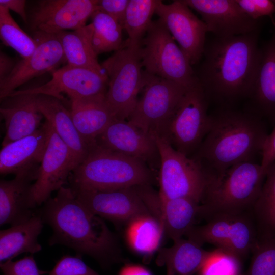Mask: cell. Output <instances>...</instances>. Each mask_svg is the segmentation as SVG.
Masks as SVG:
<instances>
[{
  "instance_id": "cell-1",
  "label": "cell",
  "mask_w": 275,
  "mask_h": 275,
  "mask_svg": "<svg viewBox=\"0 0 275 275\" xmlns=\"http://www.w3.org/2000/svg\"><path fill=\"white\" fill-rule=\"evenodd\" d=\"M260 30L218 37L205 43L202 62L195 75L209 102L225 108L248 99L261 57Z\"/></svg>"
},
{
  "instance_id": "cell-2",
  "label": "cell",
  "mask_w": 275,
  "mask_h": 275,
  "mask_svg": "<svg viewBox=\"0 0 275 275\" xmlns=\"http://www.w3.org/2000/svg\"><path fill=\"white\" fill-rule=\"evenodd\" d=\"M44 223L52 228L50 245L59 244L89 255L104 267L121 261L116 236L103 218L96 215L75 197L71 187L60 188L39 210Z\"/></svg>"
},
{
  "instance_id": "cell-3",
  "label": "cell",
  "mask_w": 275,
  "mask_h": 275,
  "mask_svg": "<svg viewBox=\"0 0 275 275\" xmlns=\"http://www.w3.org/2000/svg\"><path fill=\"white\" fill-rule=\"evenodd\" d=\"M267 135L259 116L222 108L210 114L208 131L191 157L211 181L236 164L254 161Z\"/></svg>"
},
{
  "instance_id": "cell-4",
  "label": "cell",
  "mask_w": 275,
  "mask_h": 275,
  "mask_svg": "<svg viewBox=\"0 0 275 275\" xmlns=\"http://www.w3.org/2000/svg\"><path fill=\"white\" fill-rule=\"evenodd\" d=\"M154 178V172L144 162L96 144L72 172L71 188L115 190L151 185Z\"/></svg>"
},
{
  "instance_id": "cell-5",
  "label": "cell",
  "mask_w": 275,
  "mask_h": 275,
  "mask_svg": "<svg viewBox=\"0 0 275 275\" xmlns=\"http://www.w3.org/2000/svg\"><path fill=\"white\" fill-rule=\"evenodd\" d=\"M260 163L242 162L227 170L209 184L200 205L199 217L239 214L252 211L265 178Z\"/></svg>"
},
{
  "instance_id": "cell-6",
  "label": "cell",
  "mask_w": 275,
  "mask_h": 275,
  "mask_svg": "<svg viewBox=\"0 0 275 275\" xmlns=\"http://www.w3.org/2000/svg\"><path fill=\"white\" fill-rule=\"evenodd\" d=\"M140 47L125 41L101 64L108 79L106 101L118 120H127L144 85Z\"/></svg>"
},
{
  "instance_id": "cell-7",
  "label": "cell",
  "mask_w": 275,
  "mask_h": 275,
  "mask_svg": "<svg viewBox=\"0 0 275 275\" xmlns=\"http://www.w3.org/2000/svg\"><path fill=\"white\" fill-rule=\"evenodd\" d=\"M142 67L149 74L189 88L198 81L187 57L158 19L152 21L140 47Z\"/></svg>"
},
{
  "instance_id": "cell-8",
  "label": "cell",
  "mask_w": 275,
  "mask_h": 275,
  "mask_svg": "<svg viewBox=\"0 0 275 275\" xmlns=\"http://www.w3.org/2000/svg\"><path fill=\"white\" fill-rule=\"evenodd\" d=\"M154 138L160 156L159 195L169 199L187 198L201 204L210 179L193 158L175 149L164 138Z\"/></svg>"
},
{
  "instance_id": "cell-9",
  "label": "cell",
  "mask_w": 275,
  "mask_h": 275,
  "mask_svg": "<svg viewBox=\"0 0 275 275\" xmlns=\"http://www.w3.org/2000/svg\"><path fill=\"white\" fill-rule=\"evenodd\" d=\"M194 226L185 236L199 244L214 245L217 249L243 261L252 253L258 239L252 212L239 214H218Z\"/></svg>"
},
{
  "instance_id": "cell-10",
  "label": "cell",
  "mask_w": 275,
  "mask_h": 275,
  "mask_svg": "<svg viewBox=\"0 0 275 275\" xmlns=\"http://www.w3.org/2000/svg\"><path fill=\"white\" fill-rule=\"evenodd\" d=\"M144 72L142 95L127 121L153 137L162 136L169 121L188 88Z\"/></svg>"
},
{
  "instance_id": "cell-11",
  "label": "cell",
  "mask_w": 275,
  "mask_h": 275,
  "mask_svg": "<svg viewBox=\"0 0 275 275\" xmlns=\"http://www.w3.org/2000/svg\"><path fill=\"white\" fill-rule=\"evenodd\" d=\"M209 104L198 81L186 91L161 137L175 149L191 157L208 131Z\"/></svg>"
},
{
  "instance_id": "cell-12",
  "label": "cell",
  "mask_w": 275,
  "mask_h": 275,
  "mask_svg": "<svg viewBox=\"0 0 275 275\" xmlns=\"http://www.w3.org/2000/svg\"><path fill=\"white\" fill-rule=\"evenodd\" d=\"M48 124V144L36 179L30 188V201L34 209L44 203L53 191L64 186L77 166L68 147Z\"/></svg>"
},
{
  "instance_id": "cell-13",
  "label": "cell",
  "mask_w": 275,
  "mask_h": 275,
  "mask_svg": "<svg viewBox=\"0 0 275 275\" xmlns=\"http://www.w3.org/2000/svg\"><path fill=\"white\" fill-rule=\"evenodd\" d=\"M51 75V79L41 86L16 90L9 96L43 94L62 101L64 98L63 94L71 99L105 95L107 91L108 79L105 72L102 73L67 64L52 71Z\"/></svg>"
},
{
  "instance_id": "cell-14",
  "label": "cell",
  "mask_w": 275,
  "mask_h": 275,
  "mask_svg": "<svg viewBox=\"0 0 275 275\" xmlns=\"http://www.w3.org/2000/svg\"><path fill=\"white\" fill-rule=\"evenodd\" d=\"M179 46L189 59L191 65L201 60L206 43L207 27L182 0L165 4L159 1L155 13Z\"/></svg>"
},
{
  "instance_id": "cell-15",
  "label": "cell",
  "mask_w": 275,
  "mask_h": 275,
  "mask_svg": "<svg viewBox=\"0 0 275 275\" xmlns=\"http://www.w3.org/2000/svg\"><path fill=\"white\" fill-rule=\"evenodd\" d=\"M96 0L39 1L32 9L28 22L33 32L56 34L85 26L98 10Z\"/></svg>"
},
{
  "instance_id": "cell-16",
  "label": "cell",
  "mask_w": 275,
  "mask_h": 275,
  "mask_svg": "<svg viewBox=\"0 0 275 275\" xmlns=\"http://www.w3.org/2000/svg\"><path fill=\"white\" fill-rule=\"evenodd\" d=\"M71 189L93 213L115 223H128L140 216L152 215L136 186L110 191Z\"/></svg>"
},
{
  "instance_id": "cell-17",
  "label": "cell",
  "mask_w": 275,
  "mask_h": 275,
  "mask_svg": "<svg viewBox=\"0 0 275 275\" xmlns=\"http://www.w3.org/2000/svg\"><path fill=\"white\" fill-rule=\"evenodd\" d=\"M37 43L34 52L16 63L14 69L0 81L1 100L31 79L53 71L66 62L61 44L56 34L33 32Z\"/></svg>"
},
{
  "instance_id": "cell-18",
  "label": "cell",
  "mask_w": 275,
  "mask_h": 275,
  "mask_svg": "<svg viewBox=\"0 0 275 275\" xmlns=\"http://www.w3.org/2000/svg\"><path fill=\"white\" fill-rule=\"evenodd\" d=\"M96 144L139 159L154 172L159 170L160 156L155 138L127 120H114L96 139Z\"/></svg>"
},
{
  "instance_id": "cell-19",
  "label": "cell",
  "mask_w": 275,
  "mask_h": 275,
  "mask_svg": "<svg viewBox=\"0 0 275 275\" xmlns=\"http://www.w3.org/2000/svg\"><path fill=\"white\" fill-rule=\"evenodd\" d=\"M137 190L152 216L161 225L173 241L182 238L195 226L201 204L187 198L169 199L161 196L150 185Z\"/></svg>"
},
{
  "instance_id": "cell-20",
  "label": "cell",
  "mask_w": 275,
  "mask_h": 275,
  "mask_svg": "<svg viewBox=\"0 0 275 275\" xmlns=\"http://www.w3.org/2000/svg\"><path fill=\"white\" fill-rule=\"evenodd\" d=\"M201 16L208 32L225 37L260 30V19L254 20L241 10L236 0H182Z\"/></svg>"
},
{
  "instance_id": "cell-21",
  "label": "cell",
  "mask_w": 275,
  "mask_h": 275,
  "mask_svg": "<svg viewBox=\"0 0 275 275\" xmlns=\"http://www.w3.org/2000/svg\"><path fill=\"white\" fill-rule=\"evenodd\" d=\"M48 138L49 124L45 120L32 134L2 147L0 151L1 174L34 175L37 178Z\"/></svg>"
},
{
  "instance_id": "cell-22",
  "label": "cell",
  "mask_w": 275,
  "mask_h": 275,
  "mask_svg": "<svg viewBox=\"0 0 275 275\" xmlns=\"http://www.w3.org/2000/svg\"><path fill=\"white\" fill-rule=\"evenodd\" d=\"M0 113L6 130L2 147L33 133L42 125L44 117L36 106L35 95L31 94L11 95L2 99Z\"/></svg>"
},
{
  "instance_id": "cell-23",
  "label": "cell",
  "mask_w": 275,
  "mask_h": 275,
  "mask_svg": "<svg viewBox=\"0 0 275 275\" xmlns=\"http://www.w3.org/2000/svg\"><path fill=\"white\" fill-rule=\"evenodd\" d=\"M34 95L38 110L68 147L78 166L94 146L90 145L81 136L74 125L70 111L62 101L49 95Z\"/></svg>"
},
{
  "instance_id": "cell-24",
  "label": "cell",
  "mask_w": 275,
  "mask_h": 275,
  "mask_svg": "<svg viewBox=\"0 0 275 275\" xmlns=\"http://www.w3.org/2000/svg\"><path fill=\"white\" fill-rule=\"evenodd\" d=\"M249 111L275 123V32L261 48L258 70Z\"/></svg>"
},
{
  "instance_id": "cell-25",
  "label": "cell",
  "mask_w": 275,
  "mask_h": 275,
  "mask_svg": "<svg viewBox=\"0 0 275 275\" xmlns=\"http://www.w3.org/2000/svg\"><path fill=\"white\" fill-rule=\"evenodd\" d=\"M105 96L70 99V112L74 125L82 139L92 146L96 145V139L116 119Z\"/></svg>"
},
{
  "instance_id": "cell-26",
  "label": "cell",
  "mask_w": 275,
  "mask_h": 275,
  "mask_svg": "<svg viewBox=\"0 0 275 275\" xmlns=\"http://www.w3.org/2000/svg\"><path fill=\"white\" fill-rule=\"evenodd\" d=\"M34 175L15 176L10 180L0 181V225H15L24 222L35 214L30 201Z\"/></svg>"
},
{
  "instance_id": "cell-27",
  "label": "cell",
  "mask_w": 275,
  "mask_h": 275,
  "mask_svg": "<svg viewBox=\"0 0 275 275\" xmlns=\"http://www.w3.org/2000/svg\"><path fill=\"white\" fill-rule=\"evenodd\" d=\"M202 245L189 239L181 238L170 248L160 249L156 259L158 265H165L167 275H194L213 254Z\"/></svg>"
},
{
  "instance_id": "cell-28",
  "label": "cell",
  "mask_w": 275,
  "mask_h": 275,
  "mask_svg": "<svg viewBox=\"0 0 275 275\" xmlns=\"http://www.w3.org/2000/svg\"><path fill=\"white\" fill-rule=\"evenodd\" d=\"M43 224L38 211L29 219L1 230V263L12 260L23 253L34 254L39 252L42 246L38 242V237L41 232Z\"/></svg>"
},
{
  "instance_id": "cell-29",
  "label": "cell",
  "mask_w": 275,
  "mask_h": 275,
  "mask_svg": "<svg viewBox=\"0 0 275 275\" xmlns=\"http://www.w3.org/2000/svg\"><path fill=\"white\" fill-rule=\"evenodd\" d=\"M93 27L88 25L71 31L56 34L63 50L67 65L105 72L97 60L92 44Z\"/></svg>"
},
{
  "instance_id": "cell-30",
  "label": "cell",
  "mask_w": 275,
  "mask_h": 275,
  "mask_svg": "<svg viewBox=\"0 0 275 275\" xmlns=\"http://www.w3.org/2000/svg\"><path fill=\"white\" fill-rule=\"evenodd\" d=\"M252 212L258 240L275 238V161L267 169Z\"/></svg>"
},
{
  "instance_id": "cell-31",
  "label": "cell",
  "mask_w": 275,
  "mask_h": 275,
  "mask_svg": "<svg viewBox=\"0 0 275 275\" xmlns=\"http://www.w3.org/2000/svg\"><path fill=\"white\" fill-rule=\"evenodd\" d=\"M127 224L126 238L134 252L146 256L157 249L164 230L156 218L150 215H144Z\"/></svg>"
},
{
  "instance_id": "cell-32",
  "label": "cell",
  "mask_w": 275,
  "mask_h": 275,
  "mask_svg": "<svg viewBox=\"0 0 275 275\" xmlns=\"http://www.w3.org/2000/svg\"><path fill=\"white\" fill-rule=\"evenodd\" d=\"M159 0H129L124 23L128 36L125 41L132 45H141L148 29L152 23V18Z\"/></svg>"
},
{
  "instance_id": "cell-33",
  "label": "cell",
  "mask_w": 275,
  "mask_h": 275,
  "mask_svg": "<svg viewBox=\"0 0 275 275\" xmlns=\"http://www.w3.org/2000/svg\"><path fill=\"white\" fill-rule=\"evenodd\" d=\"M92 44L96 54L116 51L122 46V26L107 13L97 10L92 15Z\"/></svg>"
},
{
  "instance_id": "cell-34",
  "label": "cell",
  "mask_w": 275,
  "mask_h": 275,
  "mask_svg": "<svg viewBox=\"0 0 275 275\" xmlns=\"http://www.w3.org/2000/svg\"><path fill=\"white\" fill-rule=\"evenodd\" d=\"M0 37L3 44L17 51L22 59L29 58L35 50L37 43L23 31L10 13L0 6Z\"/></svg>"
},
{
  "instance_id": "cell-35",
  "label": "cell",
  "mask_w": 275,
  "mask_h": 275,
  "mask_svg": "<svg viewBox=\"0 0 275 275\" xmlns=\"http://www.w3.org/2000/svg\"><path fill=\"white\" fill-rule=\"evenodd\" d=\"M244 275H275V238L258 240Z\"/></svg>"
},
{
  "instance_id": "cell-36",
  "label": "cell",
  "mask_w": 275,
  "mask_h": 275,
  "mask_svg": "<svg viewBox=\"0 0 275 275\" xmlns=\"http://www.w3.org/2000/svg\"><path fill=\"white\" fill-rule=\"evenodd\" d=\"M242 261L219 249L214 250L198 275H243Z\"/></svg>"
},
{
  "instance_id": "cell-37",
  "label": "cell",
  "mask_w": 275,
  "mask_h": 275,
  "mask_svg": "<svg viewBox=\"0 0 275 275\" xmlns=\"http://www.w3.org/2000/svg\"><path fill=\"white\" fill-rule=\"evenodd\" d=\"M48 275H99L80 256L65 255L57 262Z\"/></svg>"
},
{
  "instance_id": "cell-38",
  "label": "cell",
  "mask_w": 275,
  "mask_h": 275,
  "mask_svg": "<svg viewBox=\"0 0 275 275\" xmlns=\"http://www.w3.org/2000/svg\"><path fill=\"white\" fill-rule=\"evenodd\" d=\"M3 275H41L45 273L37 267L33 254L13 261L8 260L1 263Z\"/></svg>"
},
{
  "instance_id": "cell-39",
  "label": "cell",
  "mask_w": 275,
  "mask_h": 275,
  "mask_svg": "<svg viewBox=\"0 0 275 275\" xmlns=\"http://www.w3.org/2000/svg\"><path fill=\"white\" fill-rule=\"evenodd\" d=\"M237 4L248 16L254 20L263 16L272 18L275 13V4L270 0H236Z\"/></svg>"
},
{
  "instance_id": "cell-40",
  "label": "cell",
  "mask_w": 275,
  "mask_h": 275,
  "mask_svg": "<svg viewBox=\"0 0 275 275\" xmlns=\"http://www.w3.org/2000/svg\"><path fill=\"white\" fill-rule=\"evenodd\" d=\"M129 2V0H99L97 3L98 10L112 16L123 29Z\"/></svg>"
},
{
  "instance_id": "cell-41",
  "label": "cell",
  "mask_w": 275,
  "mask_h": 275,
  "mask_svg": "<svg viewBox=\"0 0 275 275\" xmlns=\"http://www.w3.org/2000/svg\"><path fill=\"white\" fill-rule=\"evenodd\" d=\"M261 155L260 165L263 171L266 174L268 168L275 161V126L265 139Z\"/></svg>"
},
{
  "instance_id": "cell-42",
  "label": "cell",
  "mask_w": 275,
  "mask_h": 275,
  "mask_svg": "<svg viewBox=\"0 0 275 275\" xmlns=\"http://www.w3.org/2000/svg\"><path fill=\"white\" fill-rule=\"evenodd\" d=\"M25 4L24 0H0V6L15 12L27 23L29 18L25 11Z\"/></svg>"
},
{
  "instance_id": "cell-43",
  "label": "cell",
  "mask_w": 275,
  "mask_h": 275,
  "mask_svg": "<svg viewBox=\"0 0 275 275\" xmlns=\"http://www.w3.org/2000/svg\"><path fill=\"white\" fill-rule=\"evenodd\" d=\"M16 63L15 60L1 51L0 53V81L7 78L14 69Z\"/></svg>"
},
{
  "instance_id": "cell-44",
  "label": "cell",
  "mask_w": 275,
  "mask_h": 275,
  "mask_svg": "<svg viewBox=\"0 0 275 275\" xmlns=\"http://www.w3.org/2000/svg\"><path fill=\"white\" fill-rule=\"evenodd\" d=\"M119 275H152L149 270L138 265L129 264L123 267Z\"/></svg>"
},
{
  "instance_id": "cell-45",
  "label": "cell",
  "mask_w": 275,
  "mask_h": 275,
  "mask_svg": "<svg viewBox=\"0 0 275 275\" xmlns=\"http://www.w3.org/2000/svg\"><path fill=\"white\" fill-rule=\"evenodd\" d=\"M273 1V2H274V4H275V1Z\"/></svg>"
}]
</instances>
